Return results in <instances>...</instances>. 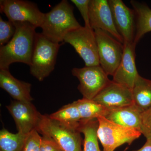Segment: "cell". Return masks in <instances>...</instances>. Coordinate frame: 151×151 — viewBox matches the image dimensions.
I'll use <instances>...</instances> for the list:
<instances>
[{
    "label": "cell",
    "instance_id": "cell-6",
    "mask_svg": "<svg viewBox=\"0 0 151 151\" xmlns=\"http://www.w3.org/2000/svg\"><path fill=\"white\" fill-rule=\"evenodd\" d=\"M94 31L100 65L108 75L113 76L123 57L124 44L102 30L96 29Z\"/></svg>",
    "mask_w": 151,
    "mask_h": 151
},
{
    "label": "cell",
    "instance_id": "cell-22",
    "mask_svg": "<svg viewBox=\"0 0 151 151\" xmlns=\"http://www.w3.org/2000/svg\"><path fill=\"white\" fill-rule=\"evenodd\" d=\"M27 134L11 133L5 129L0 131V151H22Z\"/></svg>",
    "mask_w": 151,
    "mask_h": 151
},
{
    "label": "cell",
    "instance_id": "cell-4",
    "mask_svg": "<svg viewBox=\"0 0 151 151\" xmlns=\"http://www.w3.org/2000/svg\"><path fill=\"white\" fill-rule=\"evenodd\" d=\"M37 130L42 136L53 139L63 151H83L81 133L78 129L67 127L49 115H42Z\"/></svg>",
    "mask_w": 151,
    "mask_h": 151
},
{
    "label": "cell",
    "instance_id": "cell-19",
    "mask_svg": "<svg viewBox=\"0 0 151 151\" xmlns=\"http://www.w3.org/2000/svg\"><path fill=\"white\" fill-rule=\"evenodd\" d=\"M75 101L80 113L81 122H87L101 116L105 117L110 111L93 100L83 98Z\"/></svg>",
    "mask_w": 151,
    "mask_h": 151
},
{
    "label": "cell",
    "instance_id": "cell-11",
    "mask_svg": "<svg viewBox=\"0 0 151 151\" xmlns=\"http://www.w3.org/2000/svg\"><path fill=\"white\" fill-rule=\"evenodd\" d=\"M108 2L116 29L124 42L134 44L136 18L134 9L127 6L122 0H109Z\"/></svg>",
    "mask_w": 151,
    "mask_h": 151
},
{
    "label": "cell",
    "instance_id": "cell-3",
    "mask_svg": "<svg viewBox=\"0 0 151 151\" xmlns=\"http://www.w3.org/2000/svg\"><path fill=\"white\" fill-rule=\"evenodd\" d=\"M61 45L49 40L41 33H37L30 71L38 81H43L54 70Z\"/></svg>",
    "mask_w": 151,
    "mask_h": 151
},
{
    "label": "cell",
    "instance_id": "cell-20",
    "mask_svg": "<svg viewBox=\"0 0 151 151\" xmlns=\"http://www.w3.org/2000/svg\"><path fill=\"white\" fill-rule=\"evenodd\" d=\"M49 116L51 119L74 129H78L81 121L76 101L64 105Z\"/></svg>",
    "mask_w": 151,
    "mask_h": 151
},
{
    "label": "cell",
    "instance_id": "cell-29",
    "mask_svg": "<svg viewBox=\"0 0 151 151\" xmlns=\"http://www.w3.org/2000/svg\"><path fill=\"white\" fill-rule=\"evenodd\" d=\"M127 150V148H126V149H125V150H124V151H126Z\"/></svg>",
    "mask_w": 151,
    "mask_h": 151
},
{
    "label": "cell",
    "instance_id": "cell-28",
    "mask_svg": "<svg viewBox=\"0 0 151 151\" xmlns=\"http://www.w3.org/2000/svg\"><path fill=\"white\" fill-rule=\"evenodd\" d=\"M134 151H151V141H146L145 144L140 149Z\"/></svg>",
    "mask_w": 151,
    "mask_h": 151
},
{
    "label": "cell",
    "instance_id": "cell-23",
    "mask_svg": "<svg viewBox=\"0 0 151 151\" xmlns=\"http://www.w3.org/2000/svg\"><path fill=\"white\" fill-rule=\"evenodd\" d=\"M15 31L13 22L4 20L0 17V46L8 43L14 36Z\"/></svg>",
    "mask_w": 151,
    "mask_h": 151
},
{
    "label": "cell",
    "instance_id": "cell-15",
    "mask_svg": "<svg viewBox=\"0 0 151 151\" xmlns=\"http://www.w3.org/2000/svg\"><path fill=\"white\" fill-rule=\"evenodd\" d=\"M0 87L14 100L25 103H32L31 84L21 81L12 75L9 70L0 69Z\"/></svg>",
    "mask_w": 151,
    "mask_h": 151
},
{
    "label": "cell",
    "instance_id": "cell-13",
    "mask_svg": "<svg viewBox=\"0 0 151 151\" xmlns=\"http://www.w3.org/2000/svg\"><path fill=\"white\" fill-rule=\"evenodd\" d=\"M93 100L110 110L134 103L132 89L113 81Z\"/></svg>",
    "mask_w": 151,
    "mask_h": 151
},
{
    "label": "cell",
    "instance_id": "cell-5",
    "mask_svg": "<svg viewBox=\"0 0 151 151\" xmlns=\"http://www.w3.org/2000/svg\"><path fill=\"white\" fill-rule=\"evenodd\" d=\"M97 135L103 151H114L124 144L129 145L139 137L142 133L109 121L105 117L97 118Z\"/></svg>",
    "mask_w": 151,
    "mask_h": 151
},
{
    "label": "cell",
    "instance_id": "cell-17",
    "mask_svg": "<svg viewBox=\"0 0 151 151\" xmlns=\"http://www.w3.org/2000/svg\"><path fill=\"white\" fill-rule=\"evenodd\" d=\"M136 18V34L134 44H137L146 34L151 32V9L143 3L131 1Z\"/></svg>",
    "mask_w": 151,
    "mask_h": 151
},
{
    "label": "cell",
    "instance_id": "cell-27",
    "mask_svg": "<svg viewBox=\"0 0 151 151\" xmlns=\"http://www.w3.org/2000/svg\"><path fill=\"white\" fill-rule=\"evenodd\" d=\"M39 151H63L53 139L48 136H42Z\"/></svg>",
    "mask_w": 151,
    "mask_h": 151
},
{
    "label": "cell",
    "instance_id": "cell-21",
    "mask_svg": "<svg viewBox=\"0 0 151 151\" xmlns=\"http://www.w3.org/2000/svg\"><path fill=\"white\" fill-rule=\"evenodd\" d=\"M98 125L97 119L80 122L78 129L84 135L83 151H101L97 135Z\"/></svg>",
    "mask_w": 151,
    "mask_h": 151
},
{
    "label": "cell",
    "instance_id": "cell-25",
    "mask_svg": "<svg viewBox=\"0 0 151 151\" xmlns=\"http://www.w3.org/2000/svg\"><path fill=\"white\" fill-rule=\"evenodd\" d=\"M141 133L147 141H151V107L142 113Z\"/></svg>",
    "mask_w": 151,
    "mask_h": 151
},
{
    "label": "cell",
    "instance_id": "cell-9",
    "mask_svg": "<svg viewBox=\"0 0 151 151\" xmlns=\"http://www.w3.org/2000/svg\"><path fill=\"white\" fill-rule=\"evenodd\" d=\"M0 10L9 21L27 22L37 27H40L45 16L35 3L23 0H1Z\"/></svg>",
    "mask_w": 151,
    "mask_h": 151
},
{
    "label": "cell",
    "instance_id": "cell-14",
    "mask_svg": "<svg viewBox=\"0 0 151 151\" xmlns=\"http://www.w3.org/2000/svg\"><path fill=\"white\" fill-rule=\"evenodd\" d=\"M124 52L120 65L113 76L112 81L132 89L139 75L136 67L134 44L124 42Z\"/></svg>",
    "mask_w": 151,
    "mask_h": 151
},
{
    "label": "cell",
    "instance_id": "cell-1",
    "mask_svg": "<svg viewBox=\"0 0 151 151\" xmlns=\"http://www.w3.org/2000/svg\"><path fill=\"white\" fill-rule=\"evenodd\" d=\"M15 32L5 45L0 46V69L9 70L14 63L31 65L37 27L27 22H13Z\"/></svg>",
    "mask_w": 151,
    "mask_h": 151
},
{
    "label": "cell",
    "instance_id": "cell-12",
    "mask_svg": "<svg viewBox=\"0 0 151 151\" xmlns=\"http://www.w3.org/2000/svg\"><path fill=\"white\" fill-rule=\"evenodd\" d=\"M6 107L13 118L18 132L28 134L37 129L42 114L32 103L14 100Z\"/></svg>",
    "mask_w": 151,
    "mask_h": 151
},
{
    "label": "cell",
    "instance_id": "cell-7",
    "mask_svg": "<svg viewBox=\"0 0 151 151\" xmlns=\"http://www.w3.org/2000/svg\"><path fill=\"white\" fill-rule=\"evenodd\" d=\"M64 42L73 46L85 66L100 65L97 40L94 30L80 27L65 35Z\"/></svg>",
    "mask_w": 151,
    "mask_h": 151
},
{
    "label": "cell",
    "instance_id": "cell-24",
    "mask_svg": "<svg viewBox=\"0 0 151 151\" xmlns=\"http://www.w3.org/2000/svg\"><path fill=\"white\" fill-rule=\"evenodd\" d=\"M42 137L37 129L28 134L22 151H39Z\"/></svg>",
    "mask_w": 151,
    "mask_h": 151
},
{
    "label": "cell",
    "instance_id": "cell-10",
    "mask_svg": "<svg viewBox=\"0 0 151 151\" xmlns=\"http://www.w3.org/2000/svg\"><path fill=\"white\" fill-rule=\"evenodd\" d=\"M89 15L90 27L92 29L104 31L124 44V39L114 23L108 1L90 0Z\"/></svg>",
    "mask_w": 151,
    "mask_h": 151
},
{
    "label": "cell",
    "instance_id": "cell-16",
    "mask_svg": "<svg viewBox=\"0 0 151 151\" xmlns=\"http://www.w3.org/2000/svg\"><path fill=\"white\" fill-rule=\"evenodd\" d=\"M142 111L134 103L109 111L105 117L109 121L141 132Z\"/></svg>",
    "mask_w": 151,
    "mask_h": 151
},
{
    "label": "cell",
    "instance_id": "cell-2",
    "mask_svg": "<svg viewBox=\"0 0 151 151\" xmlns=\"http://www.w3.org/2000/svg\"><path fill=\"white\" fill-rule=\"evenodd\" d=\"M73 7L63 0L45 14L40 27L45 37L55 43L64 41L67 33L81 26L74 17Z\"/></svg>",
    "mask_w": 151,
    "mask_h": 151
},
{
    "label": "cell",
    "instance_id": "cell-26",
    "mask_svg": "<svg viewBox=\"0 0 151 151\" xmlns=\"http://www.w3.org/2000/svg\"><path fill=\"white\" fill-rule=\"evenodd\" d=\"M78 9L84 22V27L91 28L89 21V3L90 0H71Z\"/></svg>",
    "mask_w": 151,
    "mask_h": 151
},
{
    "label": "cell",
    "instance_id": "cell-8",
    "mask_svg": "<svg viewBox=\"0 0 151 151\" xmlns=\"http://www.w3.org/2000/svg\"><path fill=\"white\" fill-rule=\"evenodd\" d=\"M71 73L79 81L78 89L83 98L88 100H93L111 81L100 65L74 68Z\"/></svg>",
    "mask_w": 151,
    "mask_h": 151
},
{
    "label": "cell",
    "instance_id": "cell-18",
    "mask_svg": "<svg viewBox=\"0 0 151 151\" xmlns=\"http://www.w3.org/2000/svg\"><path fill=\"white\" fill-rule=\"evenodd\" d=\"M133 101L142 111L151 107V80L138 76L132 89Z\"/></svg>",
    "mask_w": 151,
    "mask_h": 151
}]
</instances>
